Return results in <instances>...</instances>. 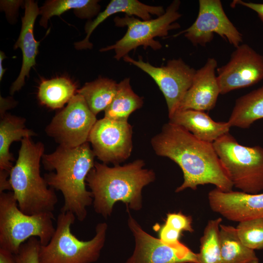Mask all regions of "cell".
<instances>
[{
    "label": "cell",
    "mask_w": 263,
    "mask_h": 263,
    "mask_svg": "<svg viewBox=\"0 0 263 263\" xmlns=\"http://www.w3.org/2000/svg\"><path fill=\"white\" fill-rule=\"evenodd\" d=\"M94 157L87 142L73 148L59 146L42 157L44 169L51 171L44 175L47 185L63 195L61 212H71L80 222L86 218L87 207L93 202L92 193L86 187V179L94 166Z\"/></svg>",
    "instance_id": "cell-2"
},
{
    "label": "cell",
    "mask_w": 263,
    "mask_h": 263,
    "mask_svg": "<svg viewBox=\"0 0 263 263\" xmlns=\"http://www.w3.org/2000/svg\"><path fill=\"white\" fill-rule=\"evenodd\" d=\"M222 219L209 220L200 239L199 263H221L220 225Z\"/></svg>",
    "instance_id": "cell-27"
},
{
    "label": "cell",
    "mask_w": 263,
    "mask_h": 263,
    "mask_svg": "<svg viewBox=\"0 0 263 263\" xmlns=\"http://www.w3.org/2000/svg\"><path fill=\"white\" fill-rule=\"evenodd\" d=\"M143 103V97L133 91L130 78H126L118 83L115 95L104 111V117L117 121H128L131 114L141 108Z\"/></svg>",
    "instance_id": "cell-25"
},
{
    "label": "cell",
    "mask_w": 263,
    "mask_h": 263,
    "mask_svg": "<svg viewBox=\"0 0 263 263\" xmlns=\"http://www.w3.org/2000/svg\"><path fill=\"white\" fill-rule=\"evenodd\" d=\"M118 83L114 80L99 76L97 79L86 83L76 94L85 100L92 112L96 115L105 111L113 99L117 89Z\"/></svg>",
    "instance_id": "cell-24"
},
{
    "label": "cell",
    "mask_w": 263,
    "mask_h": 263,
    "mask_svg": "<svg viewBox=\"0 0 263 263\" xmlns=\"http://www.w3.org/2000/svg\"><path fill=\"white\" fill-rule=\"evenodd\" d=\"M220 94L251 86L263 79V55L247 44H241L228 62L216 69Z\"/></svg>",
    "instance_id": "cell-14"
},
{
    "label": "cell",
    "mask_w": 263,
    "mask_h": 263,
    "mask_svg": "<svg viewBox=\"0 0 263 263\" xmlns=\"http://www.w3.org/2000/svg\"><path fill=\"white\" fill-rule=\"evenodd\" d=\"M158 156L168 157L181 168L184 181L175 189L196 190L200 185L212 184L224 192L233 186L226 175L213 143L200 140L184 128L169 122L151 139Z\"/></svg>",
    "instance_id": "cell-1"
},
{
    "label": "cell",
    "mask_w": 263,
    "mask_h": 263,
    "mask_svg": "<svg viewBox=\"0 0 263 263\" xmlns=\"http://www.w3.org/2000/svg\"><path fill=\"white\" fill-rule=\"evenodd\" d=\"M98 1L96 0H47L39 8L41 15L39 24L46 28L51 17L59 16L70 9H74V14L80 19H91L100 13Z\"/></svg>",
    "instance_id": "cell-22"
},
{
    "label": "cell",
    "mask_w": 263,
    "mask_h": 263,
    "mask_svg": "<svg viewBox=\"0 0 263 263\" xmlns=\"http://www.w3.org/2000/svg\"><path fill=\"white\" fill-rule=\"evenodd\" d=\"M242 242L252 250L263 249V218L238 223L236 227Z\"/></svg>",
    "instance_id": "cell-28"
},
{
    "label": "cell",
    "mask_w": 263,
    "mask_h": 263,
    "mask_svg": "<svg viewBox=\"0 0 263 263\" xmlns=\"http://www.w3.org/2000/svg\"><path fill=\"white\" fill-rule=\"evenodd\" d=\"M213 145L233 187L249 194L263 190V148L241 145L229 132Z\"/></svg>",
    "instance_id": "cell-7"
},
{
    "label": "cell",
    "mask_w": 263,
    "mask_h": 263,
    "mask_svg": "<svg viewBox=\"0 0 263 263\" xmlns=\"http://www.w3.org/2000/svg\"><path fill=\"white\" fill-rule=\"evenodd\" d=\"M145 165L142 159L112 167L95 162L86 179L94 211L106 219L111 215L118 202L125 203L127 209L140 210L143 188L155 179L154 171L144 168Z\"/></svg>",
    "instance_id": "cell-3"
},
{
    "label": "cell",
    "mask_w": 263,
    "mask_h": 263,
    "mask_svg": "<svg viewBox=\"0 0 263 263\" xmlns=\"http://www.w3.org/2000/svg\"><path fill=\"white\" fill-rule=\"evenodd\" d=\"M217 68V60L209 57L203 66L196 70L192 84L177 110L205 112L214 108L220 94L216 75Z\"/></svg>",
    "instance_id": "cell-16"
},
{
    "label": "cell",
    "mask_w": 263,
    "mask_h": 263,
    "mask_svg": "<svg viewBox=\"0 0 263 263\" xmlns=\"http://www.w3.org/2000/svg\"><path fill=\"white\" fill-rule=\"evenodd\" d=\"M263 118V85L236 99L227 122L231 127L246 129Z\"/></svg>",
    "instance_id": "cell-21"
},
{
    "label": "cell",
    "mask_w": 263,
    "mask_h": 263,
    "mask_svg": "<svg viewBox=\"0 0 263 263\" xmlns=\"http://www.w3.org/2000/svg\"><path fill=\"white\" fill-rule=\"evenodd\" d=\"M128 211L127 223L134 239V248L125 263H199L197 254L185 244L163 243L146 232Z\"/></svg>",
    "instance_id": "cell-13"
},
{
    "label": "cell",
    "mask_w": 263,
    "mask_h": 263,
    "mask_svg": "<svg viewBox=\"0 0 263 263\" xmlns=\"http://www.w3.org/2000/svg\"><path fill=\"white\" fill-rule=\"evenodd\" d=\"M136 66L155 82L163 93L168 107L169 117L178 110L181 102L190 87L196 70L181 58L168 61L166 65L156 67L145 62L141 56L135 60L128 55L123 58Z\"/></svg>",
    "instance_id": "cell-10"
},
{
    "label": "cell",
    "mask_w": 263,
    "mask_h": 263,
    "mask_svg": "<svg viewBox=\"0 0 263 263\" xmlns=\"http://www.w3.org/2000/svg\"><path fill=\"white\" fill-rule=\"evenodd\" d=\"M132 128L128 121L103 117L97 120L89 136L95 156L107 164L119 165L132 150Z\"/></svg>",
    "instance_id": "cell-12"
},
{
    "label": "cell",
    "mask_w": 263,
    "mask_h": 263,
    "mask_svg": "<svg viewBox=\"0 0 263 263\" xmlns=\"http://www.w3.org/2000/svg\"><path fill=\"white\" fill-rule=\"evenodd\" d=\"M84 98L76 94L46 127L47 134L66 148H75L88 142L97 121Z\"/></svg>",
    "instance_id": "cell-9"
},
{
    "label": "cell",
    "mask_w": 263,
    "mask_h": 263,
    "mask_svg": "<svg viewBox=\"0 0 263 263\" xmlns=\"http://www.w3.org/2000/svg\"><path fill=\"white\" fill-rule=\"evenodd\" d=\"M24 118L6 113L0 121V170L10 171L14 158L10 147L14 141H21L26 137L36 136L33 131L25 126Z\"/></svg>",
    "instance_id": "cell-20"
},
{
    "label": "cell",
    "mask_w": 263,
    "mask_h": 263,
    "mask_svg": "<svg viewBox=\"0 0 263 263\" xmlns=\"http://www.w3.org/2000/svg\"><path fill=\"white\" fill-rule=\"evenodd\" d=\"M165 224L181 232L184 231L192 232L194 231L191 217L184 215L181 212L168 213Z\"/></svg>",
    "instance_id": "cell-30"
},
{
    "label": "cell",
    "mask_w": 263,
    "mask_h": 263,
    "mask_svg": "<svg viewBox=\"0 0 263 263\" xmlns=\"http://www.w3.org/2000/svg\"><path fill=\"white\" fill-rule=\"evenodd\" d=\"M18 159L10 171L12 192L19 209L33 215L53 212L58 199L54 189L48 188L40 175V162L44 154V144L31 137L21 141Z\"/></svg>",
    "instance_id": "cell-4"
},
{
    "label": "cell",
    "mask_w": 263,
    "mask_h": 263,
    "mask_svg": "<svg viewBox=\"0 0 263 263\" xmlns=\"http://www.w3.org/2000/svg\"><path fill=\"white\" fill-rule=\"evenodd\" d=\"M153 229L158 232L160 240L166 244L177 245L181 243L180 238L182 232L166 224H156L154 225Z\"/></svg>",
    "instance_id": "cell-31"
},
{
    "label": "cell",
    "mask_w": 263,
    "mask_h": 263,
    "mask_svg": "<svg viewBox=\"0 0 263 263\" xmlns=\"http://www.w3.org/2000/svg\"><path fill=\"white\" fill-rule=\"evenodd\" d=\"M54 220L53 212L25 214L19 209L12 191L0 193V247L16 255L32 237L46 245L55 231Z\"/></svg>",
    "instance_id": "cell-6"
},
{
    "label": "cell",
    "mask_w": 263,
    "mask_h": 263,
    "mask_svg": "<svg viewBox=\"0 0 263 263\" xmlns=\"http://www.w3.org/2000/svg\"><path fill=\"white\" fill-rule=\"evenodd\" d=\"M184 34L194 46H205L214 34L235 48L242 44L243 35L229 20L220 0H199L198 16L193 24L173 36Z\"/></svg>",
    "instance_id": "cell-11"
},
{
    "label": "cell",
    "mask_w": 263,
    "mask_h": 263,
    "mask_svg": "<svg viewBox=\"0 0 263 263\" xmlns=\"http://www.w3.org/2000/svg\"><path fill=\"white\" fill-rule=\"evenodd\" d=\"M180 4V0H173L163 15L150 20H140L127 15L123 17H115L113 19L115 25L127 27V32L114 44L102 48L99 51L113 50L115 53L114 58L119 60L139 46L143 47L144 49L148 47L153 50L160 49L162 44L154 38L166 37L169 31L180 27V25L175 22L182 16L179 12Z\"/></svg>",
    "instance_id": "cell-8"
},
{
    "label": "cell",
    "mask_w": 263,
    "mask_h": 263,
    "mask_svg": "<svg viewBox=\"0 0 263 263\" xmlns=\"http://www.w3.org/2000/svg\"><path fill=\"white\" fill-rule=\"evenodd\" d=\"M169 119L198 139L211 143L229 132L231 127L227 121H215L205 112L194 110H177Z\"/></svg>",
    "instance_id": "cell-19"
},
{
    "label": "cell",
    "mask_w": 263,
    "mask_h": 263,
    "mask_svg": "<svg viewBox=\"0 0 263 263\" xmlns=\"http://www.w3.org/2000/svg\"><path fill=\"white\" fill-rule=\"evenodd\" d=\"M165 11L163 6L149 5L137 0H112L104 11L100 12L94 20L86 23L84 29L86 36L82 40L75 42V47L76 50L92 49L93 44L89 41L91 34L100 23L115 14L122 13L147 20L151 19V15L159 17Z\"/></svg>",
    "instance_id": "cell-18"
},
{
    "label": "cell",
    "mask_w": 263,
    "mask_h": 263,
    "mask_svg": "<svg viewBox=\"0 0 263 263\" xmlns=\"http://www.w3.org/2000/svg\"><path fill=\"white\" fill-rule=\"evenodd\" d=\"M237 4L246 7L255 12L257 14L260 20L263 23V3L247 2L242 0H236L233 1L231 3V6H235Z\"/></svg>",
    "instance_id": "cell-32"
},
{
    "label": "cell",
    "mask_w": 263,
    "mask_h": 263,
    "mask_svg": "<svg viewBox=\"0 0 263 263\" xmlns=\"http://www.w3.org/2000/svg\"><path fill=\"white\" fill-rule=\"evenodd\" d=\"M41 244L38 238L32 237L21 244L15 255L17 263H39Z\"/></svg>",
    "instance_id": "cell-29"
},
{
    "label": "cell",
    "mask_w": 263,
    "mask_h": 263,
    "mask_svg": "<svg viewBox=\"0 0 263 263\" xmlns=\"http://www.w3.org/2000/svg\"><path fill=\"white\" fill-rule=\"evenodd\" d=\"M24 7L20 34L13 47L14 49H20L22 62L19 74L10 87L11 95L21 89L25 84V77L29 76L31 69L36 64V58L40 42L35 39L34 35L35 22L37 16L39 15L38 3L34 0H27L25 2Z\"/></svg>",
    "instance_id": "cell-17"
},
{
    "label": "cell",
    "mask_w": 263,
    "mask_h": 263,
    "mask_svg": "<svg viewBox=\"0 0 263 263\" xmlns=\"http://www.w3.org/2000/svg\"><path fill=\"white\" fill-rule=\"evenodd\" d=\"M0 117H2L7 113L8 110L14 108L17 104V102L12 97L3 98L0 96Z\"/></svg>",
    "instance_id": "cell-33"
},
{
    "label": "cell",
    "mask_w": 263,
    "mask_h": 263,
    "mask_svg": "<svg viewBox=\"0 0 263 263\" xmlns=\"http://www.w3.org/2000/svg\"><path fill=\"white\" fill-rule=\"evenodd\" d=\"M0 263H17L15 255L9 251L0 247Z\"/></svg>",
    "instance_id": "cell-35"
},
{
    "label": "cell",
    "mask_w": 263,
    "mask_h": 263,
    "mask_svg": "<svg viewBox=\"0 0 263 263\" xmlns=\"http://www.w3.org/2000/svg\"><path fill=\"white\" fill-rule=\"evenodd\" d=\"M220 240L221 263H259L254 250L242 242L236 227L221 224Z\"/></svg>",
    "instance_id": "cell-23"
},
{
    "label": "cell",
    "mask_w": 263,
    "mask_h": 263,
    "mask_svg": "<svg viewBox=\"0 0 263 263\" xmlns=\"http://www.w3.org/2000/svg\"><path fill=\"white\" fill-rule=\"evenodd\" d=\"M75 219L71 212L58 214L53 236L46 245H41L39 263H93L97 261L105 243L108 225L98 223L94 236L83 241L71 231Z\"/></svg>",
    "instance_id": "cell-5"
},
{
    "label": "cell",
    "mask_w": 263,
    "mask_h": 263,
    "mask_svg": "<svg viewBox=\"0 0 263 263\" xmlns=\"http://www.w3.org/2000/svg\"><path fill=\"white\" fill-rule=\"evenodd\" d=\"M10 172L5 170H0V193L7 190L12 191L9 180Z\"/></svg>",
    "instance_id": "cell-34"
},
{
    "label": "cell",
    "mask_w": 263,
    "mask_h": 263,
    "mask_svg": "<svg viewBox=\"0 0 263 263\" xmlns=\"http://www.w3.org/2000/svg\"><path fill=\"white\" fill-rule=\"evenodd\" d=\"M75 85L65 77L42 81L38 87V98L40 103L52 109L62 108L75 94Z\"/></svg>",
    "instance_id": "cell-26"
},
{
    "label": "cell",
    "mask_w": 263,
    "mask_h": 263,
    "mask_svg": "<svg viewBox=\"0 0 263 263\" xmlns=\"http://www.w3.org/2000/svg\"><path fill=\"white\" fill-rule=\"evenodd\" d=\"M208 200L213 211L231 221L263 218V193L224 192L215 188L209 192Z\"/></svg>",
    "instance_id": "cell-15"
},
{
    "label": "cell",
    "mask_w": 263,
    "mask_h": 263,
    "mask_svg": "<svg viewBox=\"0 0 263 263\" xmlns=\"http://www.w3.org/2000/svg\"><path fill=\"white\" fill-rule=\"evenodd\" d=\"M6 58V56L4 52L0 51V80L2 79L3 75L6 71V69H4L2 67V61L3 59Z\"/></svg>",
    "instance_id": "cell-36"
}]
</instances>
